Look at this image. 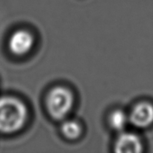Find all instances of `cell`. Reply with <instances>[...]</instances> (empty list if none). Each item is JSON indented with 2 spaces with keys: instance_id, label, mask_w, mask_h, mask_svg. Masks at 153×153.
Segmentation results:
<instances>
[{
  "instance_id": "cell-1",
  "label": "cell",
  "mask_w": 153,
  "mask_h": 153,
  "mask_svg": "<svg viewBox=\"0 0 153 153\" xmlns=\"http://www.w3.org/2000/svg\"><path fill=\"white\" fill-rule=\"evenodd\" d=\"M29 119V110L23 100L15 96L0 97V133L15 134L23 129Z\"/></svg>"
},
{
  "instance_id": "cell-2",
  "label": "cell",
  "mask_w": 153,
  "mask_h": 153,
  "mask_svg": "<svg viewBox=\"0 0 153 153\" xmlns=\"http://www.w3.org/2000/svg\"><path fill=\"white\" fill-rule=\"evenodd\" d=\"M75 97L73 91L63 85H56L47 91L45 97V108L47 114L54 121L67 119L74 106Z\"/></svg>"
},
{
  "instance_id": "cell-3",
  "label": "cell",
  "mask_w": 153,
  "mask_h": 153,
  "mask_svg": "<svg viewBox=\"0 0 153 153\" xmlns=\"http://www.w3.org/2000/svg\"><path fill=\"white\" fill-rule=\"evenodd\" d=\"M36 45V36L30 30L19 28L12 32L7 40V50L13 56L28 55Z\"/></svg>"
},
{
  "instance_id": "cell-4",
  "label": "cell",
  "mask_w": 153,
  "mask_h": 153,
  "mask_svg": "<svg viewBox=\"0 0 153 153\" xmlns=\"http://www.w3.org/2000/svg\"><path fill=\"white\" fill-rule=\"evenodd\" d=\"M128 120L137 128H146L153 122V106L149 103L138 104L133 108Z\"/></svg>"
},
{
  "instance_id": "cell-5",
  "label": "cell",
  "mask_w": 153,
  "mask_h": 153,
  "mask_svg": "<svg viewBox=\"0 0 153 153\" xmlns=\"http://www.w3.org/2000/svg\"><path fill=\"white\" fill-rule=\"evenodd\" d=\"M143 150V144L138 137L133 133L120 134L115 143V152L118 153H138Z\"/></svg>"
},
{
  "instance_id": "cell-6",
  "label": "cell",
  "mask_w": 153,
  "mask_h": 153,
  "mask_svg": "<svg viewBox=\"0 0 153 153\" xmlns=\"http://www.w3.org/2000/svg\"><path fill=\"white\" fill-rule=\"evenodd\" d=\"M59 131L63 138L68 141H76L82 134V126L78 120L67 118L61 121Z\"/></svg>"
},
{
  "instance_id": "cell-7",
  "label": "cell",
  "mask_w": 153,
  "mask_h": 153,
  "mask_svg": "<svg viewBox=\"0 0 153 153\" xmlns=\"http://www.w3.org/2000/svg\"><path fill=\"white\" fill-rule=\"evenodd\" d=\"M128 122V118L122 110H114L109 117L110 127L116 131H122L126 127Z\"/></svg>"
}]
</instances>
